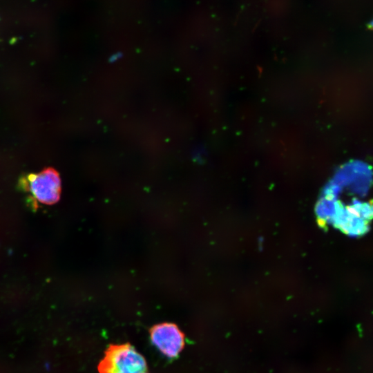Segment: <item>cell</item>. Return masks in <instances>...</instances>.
Here are the masks:
<instances>
[{
    "label": "cell",
    "mask_w": 373,
    "mask_h": 373,
    "mask_svg": "<svg viewBox=\"0 0 373 373\" xmlns=\"http://www.w3.org/2000/svg\"><path fill=\"white\" fill-rule=\"evenodd\" d=\"M153 343L168 357H175L182 350L184 336L173 323H164L154 325L150 329Z\"/></svg>",
    "instance_id": "3957f363"
},
{
    "label": "cell",
    "mask_w": 373,
    "mask_h": 373,
    "mask_svg": "<svg viewBox=\"0 0 373 373\" xmlns=\"http://www.w3.org/2000/svg\"><path fill=\"white\" fill-rule=\"evenodd\" d=\"M26 181L28 189L39 202L50 205L59 200L61 179L54 169L48 168L39 173L30 174Z\"/></svg>",
    "instance_id": "7a4b0ae2"
},
{
    "label": "cell",
    "mask_w": 373,
    "mask_h": 373,
    "mask_svg": "<svg viewBox=\"0 0 373 373\" xmlns=\"http://www.w3.org/2000/svg\"><path fill=\"white\" fill-rule=\"evenodd\" d=\"M142 373H146V372H142Z\"/></svg>",
    "instance_id": "5b68a950"
},
{
    "label": "cell",
    "mask_w": 373,
    "mask_h": 373,
    "mask_svg": "<svg viewBox=\"0 0 373 373\" xmlns=\"http://www.w3.org/2000/svg\"><path fill=\"white\" fill-rule=\"evenodd\" d=\"M369 26L370 28H373V20L370 23Z\"/></svg>",
    "instance_id": "277c9868"
},
{
    "label": "cell",
    "mask_w": 373,
    "mask_h": 373,
    "mask_svg": "<svg viewBox=\"0 0 373 373\" xmlns=\"http://www.w3.org/2000/svg\"><path fill=\"white\" fill-rule=\"evenodd\" d=\"M146 370L144 358L128 343L109 345L98 365L99 373H142Z\"/></svg>",
    "instance_id": "6da1fadb"
}]
</instances>
